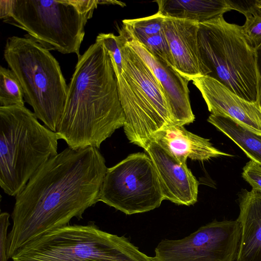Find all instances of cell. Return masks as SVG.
<instances>
[{"label":"cell","instance_id":"1","mask_svg":"<svg viewBox=\"0 0 261 261\" xmlns=\"http://www.w3.org/2000/svg\"><path fill=\"white\" fill-rule=\"evenodd\" d=\"M108 168L98 149L69 147L44 163L17 196L7 256L52 230L80 220L99 201Z\"/></svg>","mask_w":261,"mask_h":261},{"label":"cell","instance_id":"2","mask_svg":"<svg viewBox=\"0 0 261 261\" xmlns=\"http://www.w3.org/2000/svg\"><path fill=\"white\" fill-rule=\"evenodd\" d=\"M56 133L68 147L97 149L125 118L110 55L97 40L78 58Z\"/></svg>","mask_w":261,"mask_h":261},{"label":"cell","instance_id":"3","mask_svg":"<svg viewBox=\"0 0 261 261\" xmlns=\"http://www.w3.org/2000/svg\"><path fill=\"white\" fill-rule=\"evenodd\" d=\"M56 133L25 106L0 107V186L16 196L38 169L58 153Z\"/></svg>","mask_w":261,"mask_h":261},{"label":"cell","instance_id":"4","mask_svg":"<svg viewBox=\"0 0 261 261\" xmlns=\"http://www.w3.org/2000/svg\"><path fill=\"white\" fill-rule=\"evenodd\" d=\"M198 44L204 75L246 100L259 101L257 53L242 26L223 16L199 23Z\"/></svg>","mask_w":261,"mask_h":261},{"label":"cell","instance_id":"5","mask_svg":"<svg viewBox=\"0 0 261 261\" xmlns=\"http://www.w3.org/2000/svg\"><path fill=\"white\" fill-rule=\"evenodd\" d=\"M122 68L116 74L125 115L124 133L130 143L144 149L152 136L174 125L163 90L151 69L126 42L119 30Z\"/></svg>","mask_w":261,"mask_h":261},{"label":"cell","instance_id":"6","mask_svg":"<svg viewBox=\"0 0 261 261\" xmlns=\"http://www.w3.org/2000/svg\"><path fill=\"white\" fill-rule=\"evenodd\" d=\"M4 57L22 86L25 102L38 119L56 133L68 89L58 61L27 35L8 38Z\"/></svg>","mask_w":261,"mask_h":261},{"label":"cell","instance_id":"7","mask_svg":"<svg viewBox=\"0 0 261 261\" xmlns=\"http://www.w3.org/2000/svg\"><path fill=\"white\" fill-rule=\"evenodd\" d=\"M13 261H152L124 236L101 230L94 222L67 225L28 242Z\"/></svg>","mask_w":261,"mask_h":261},{"label":"cell","instance_id":"8","mask_svg":"<svg viewBox=\"0 0 261 261\" xmlns=\"http://www.w3.org/2000/svg\"><path fill=\"white\" fill-rule=\"evenodd\" d=\"M0 18L46 49L78 58L89 19L73 0H1Z\"/></svg>","mask_w":261,"mask_h":261},{"label":"cell","instance_id":"9","mask_svg":"<svg viewBox=\"0 0 261 261\" xmlns=\"http://www.w3.org/2000/svg\"><path fill=\"white\" fill-rule=\"evenodd\" d=\"M164 200L152 161L142 152L130 154L108 168L99 196V201L126 215L154 210Z\"/></svg>","mask_w":261,"mask_h":261},{"label":"cell","instance_id":"10","mask_svg":"<svg viewBox=\"0 0 261 261\" xmlns=\"http://www.w3.org/2000/svg\"><path fill=\"white\" fill-rule=\"evenodd\" d=\"M242 229L236 220H214L179 240L163 239L152 261H234Z\"/></svg>","mask_w":261,"mask_h":261},{"label":"cell","instance_id":"11","mask_svg":"<svg viewBox=\"0 0 261 261\" xmlns=\"http://www.w3.org/2000/svg\"><path fill=\"white\" fill-rule=\"evenodd\" d=\"M120 31L126 43L147 64L159 82L169 106L174 125L184 126L192 123L195 116L190 103L189 81L173 66L151 55L124 26Z\"/></svg>","mask_w":261,"mask_h":261},{"label":"cell","instance_id":"12","mask_svg":"<svg viewBox=\"0 0 261 261\" xmlns=\"http://www.w3.org/2000/svg\"><path fill=\"white\" fill-rule=\"evenodd\" d=\"M200 92L211 114L228 118L261 136V105L236 94L207 75L192 81Z\"/></svg>","mask_w":261,"mask_h":261},{"label":"cell","instance_id":"13","mask_svg":"<svg viewBox=\"0 0 261 261\" xmlns=\"http://www.w3.org/2000/svg\"><path fill=\"white\" fill-rule=\"evenodd\" d=\"M152 161L164 200L189 206L197 201L199 183L187 164L153 141L144 149Z\"/></svg>","mask_w":261,"mask_h":261},{"label":"cell","instance_id":"14","mask_svg":"<svg viewBox=\"0 0 261 261\" xmlns=\"http://www.w3.org/2000/svg\"><path fill=\"white\" fill-rule=\"evenodd\" d=\"M199 23L165 17L163 32L172 56L174 67L189 81L204 76L198 44Z\"/></svg>","mask_w":261,"mask_h":261},{"label":"cell","instance_id":"15","mask_svg":"<svg viewBox=\"0 0 261 261\" xmlns=\"http://www.w3.org/2000/svg\"><path fill=\"white\" fill-rule=\"evenodd\" d=\"M156 142L182 162L188 158L203 161L232 154L215 148L210 140L188 131L184 126L171 125L156 132L151 140Z\"/></svg>","mask_w":261,"mask_h":261},{"label":"cell","instance_id":"16","mask_svg":"<svg viewBox=\"0 0 261 261\" xmlns=\"http://www.w3.org/2000/svg\"><path fill=\"white\" fill-rule=\"evenodd\" d=\"M239 207L242 232L236 261H261V191L243 190Z\"/></svg>","mask_w":261,"mask_h":261},{"label":"cell","instance_id":"17","mask_svg":"<svg viewBox=\"0 0 261 261\" xmlns=\"http://www.w3.org/2000/svg\"><path fill=\"white\" fill-rule=\"evenodd\" d=\"M158 13L165 17L201 23L232 10L229 0H160Z\"/></svg>","mask_w":261,"mask_h":261},{"label":"cell","instance_id":"18","mask_svg":"<svg viewBox=\"0 0 261 261\" xmlns=\"http://www.w3.org/2000/svg\"><path fill=\"white\" fill-rule=\"evenodd\" d=\"M207 120L236 143L251 161L261 165V136L228 118L211 114Z\"/></svg>","mask_w":261,"mask_h":261},{"label":"cell","instance_id":"19","mask_svg":"<svg viewBox=\"0 0 261 261\" xmlns=\"http://www.w3.org/2000/svg\"><path fill=\"white\" fill-rule=\"evenodd\" d=\"M22 86L14 73L0 67V107L24 106Z\"/></svg>","mask_w":261,"mask_h":261},{"label":"cell","instance_id":"20","mask_svg":"<svg viewBox=\"0 0 261 261\" xmlns=\"http://www.w3.org/2000/svg\"><path fill=\"white\" fill-rule=\"evenodd\" d=\"M165 17L156 12L146 17L125 19L124 26L136 39L157 34L163 31Z\"/></svg>","mask_w":261,"mask_h":261},{"label":"cell","instance_id":"21","mask_svg":"<svg viewBox=\"0 0 261 261\" xmlns=\"http://www.w3.org/2000/svg\"><path fill=\"white\" fill-rule=\"evenodd\" d=\"M136 40L155 58L174 67L171 50L163 30L157 34Z\"/></svg>","mask_w":261,"mask_h":261},{"label":"cell","instance_id":"22","mask_svg":"<svg viewBox=\"0 0 261 261\" xmlns=\"http://www.w3.org/2000/svg\"><path fill=\"white\" fill-rule=\"evenodd\" d=\"M246 17L242 26L246 38L255 49L261 46V10L254 5L243 14Z\"/></svg>","mask_w":261,"mask_h":261},{"label":"cell","instance_id":"23","mask_svg":"<svg viewBox=\"0 0 261 261\" xmlns=\"http://www.w3.org/2000/svg\"><path fill=\"white\" fill-rule=\"evenodd\" d=\"M242 177L252 189L261 191V165L250 160L243 168Z\"/></svg>","mask_w":261,"mask_h":261},{"label":"cell","instance_id":"24","mask_svg":"<svg viewBox=\"0 0 261 261\" xmlns=\"http://www.w3.org/2000/svg\"><path fill=\"white\" fill-rule=\"evenodd\" d=\"M10 214L2 212L0 214V261H8L7 256V230L10 223Z\"/></svg>","mask_w":261,"mask_h":261},{"label":"cell","instance_id":"25","mask_svg":"<svg viewBox=\"0 0 261 261\" xmlns=\"http://www.w3.org/2000/svg\"><path fill=\"white\" fill-rule=\"evenodd\" d=\"M98 5H117L121 7H124L126 5L124 3L114 0H97Z\"/></svg>","mask_w":261,"mask_h":261},{"label":"cell","instance_id":"26","mask_svg":"<svg viewBox=\"0 0 261 261\" xmlns=\"http://www.w3.org/2000/svg\"><path fill=\"white\" fill-rule=\"evenodd\" d=\"M257 53V62L259 71L261 76V46L256 49Z\"/></svg>","mask_w":261,"mask_h":261},{"label":"cell","instance_id":"27","mask_svg":"<svg viewBox=\"0 0 261 261\" xmlns=\"http://www.w3.org/2000/svg\"><path fill=\"white\" fill-rule=\"evenodd\" d=\"M255 6L261 10V0L255 1Z\"/></svg>","mask_w":261,"mask_h":261},{"label":"cell","instance_id":"28","mask_svg":"<svg viewBox=\"0 0 261 261\" xmlns=\"http://www.w3.org/2000/svg\"><path fill=\"white\" fill-rule=\"evenodd\" d=\"M259 101H260V103L261 105V79L260 81V84H259Z\"/></svg>","mask_w":261,"mask_h":261}]
</instances>
